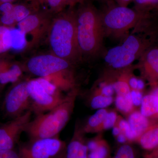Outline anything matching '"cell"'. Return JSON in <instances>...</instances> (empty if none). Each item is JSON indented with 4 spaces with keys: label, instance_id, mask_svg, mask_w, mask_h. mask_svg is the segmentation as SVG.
I'll use <instances>...</instances> for the list:
<instances>
[{
    "label": "cell",
    "instance_id": "6da1fadb",
    "mask_svg": "<svg viewBox=\"0 0 158 158\" xmlns=\"http://www.w3.org/2000/svg\"><path fill=\"white\" fill-rule=\"evenodd\" d=\"M77 95V89L71 90L64 100L56 107L48 113L37 115L31 120L24 131L30 140L58 137L70 119Z\"/></svg>",
    "mask_w": 158,
    "mask_h": 158
},
{
    "label": "cell",
    "instance_id": "7a4b0ae2",
    "mask_svg": "<svg viewBox=\"0 0 158 158\" xmlns=\"http://www.w3.org/2000/svg\"><path fill=\"white\" fill-rule=\"evenodd\" d=\"M59 13L50 27V46L55 56L75 62L82 56L77 40L76 12L69 10Z\"/></svg>",
    "mask_w": 158,
    "mask_h": 158
},
{
    "label": "cell",
    "instance_id": "3957f363",
    "mask_svg": "<svg viewBox=\"0 0 158 158\" xmlns=\"http://www.w3.org/2000/svg\"><path fill=\"white\" fill-rule=\"evenodd\" d=\"M76 12L77 35L81 55L94 56L102 50L104 30L101 12L89 3L81 4Z\"/></svg>",
    "mask_w": 158,
    "mask_h": 158
},
{
    "label": "cell",
    "instance_id": "277c9868",
    "mask_svg": "<svg viewBox=\"0 0 158 158\" xmlns=\"http://www.w3.org/2000/svg\"><path fill=\"white\" fill-rule=\"evenodd\" d=\"M142 24L135 28L133 32L125 37L120 45L110 48L106 52L104 60L111 68L118 70L131 66L152 47L151 39L139 33Z\"/></svg>",
    "mask_w": 158,
    "mask_h": 158
},
{
    "label": "cell",
    "instance_id": "5b68a950",
    "mask_svg": "<svg viewBox=\"0 0 158 158\" xmlns=\"http://www.w3.org/2000/svg\"><path fill=\"white\" fill-rule=\"evenodd\" d=\"M109 7L101 12L105 37L115 39L124 38L131 29L135 28L142 23L147 17L146 13L130 9L109 4Z\"/></svg>",
    "mask_w": 158,
    "mask_h": 158
},
{
    "label": "cell",
    "instance_id": "8992f818",
    "mask_svg": "<svg viewBox=\"0 0 158 158\" xmlns=\"http://www.w3.org/2000/svg\"><path fill=\"white\" fill-rule=\"evenodd\" d=\"M66 148L65 142L58 137L30 140L20 145L19 158H53Z\"/></svg>",
    "mask_w": 158,
    "mask_h": 158
},
{
    "label": "cell",
    "instance_id": "52a82bcc",
    "mask_svg": "<svg viewBox=\"0 0 158 158\" xmlns=\"http://www.w3.org/2000/svg\"><path fill=\"white\" fill-rule=\"evenodd\" d=\"M27 82L18 83L6 94L3 101V110L7 117L15 118L31 110Z\"/></svg>",
    "mask_w": 158,
    "mask_h": 158
},
{
    "label": "cell",
    "instance_id": "ba28073f",
    "mask_svg": "<svg viewBox=\"0 0 158 158\" xmlns=\"http://www.w3.org/2000/svg\"><path fill=\"white\" fill-rule=\"evenodd\" d=\"M71 63L55 55H43L32 57L27 63V66L31 73L45 78L67 71L70 67Z\"/></svg>",
    "mask_w": 158,
    "mask_h": 158
},
{
    "label": "cell",
    "instance_id": "9c48e42d",
    "mask_svg": "<svg viewBox=\"0 0 158 158\" xmlns=\"http://www.w3.org/2000/svg\"><path fill=\"white\" fill-rule=\"evenodd\" d=\"M31 110L5 123L0 124V150L14 149L20 136L31 120Z\"/></svg>",
    "mask_w": 158,
    "mask_h": 158
},
{
    "label": "cell",
    "instance_id": "30bf717a",
    "mask_svg": "<svg viewBox=\"0 0 158 158\" xmlns=\"http://www.w3.org/2000/svg\"><path fill=\"white\" fill-rule=\"evenodd\" d=\"M27 89L31 101V110L37 115L56 107L65 99L48 93L36 79L27 82Z\"/></svg>",
    "mask_w": 158,
    "mask_h": 158
},
{
    "label": "cell",
    "instance_id": "8fae6325",
    "mask_svg": "<svg viewBox=\"0 0 158 158\" xmlns=\"http://www.w3.org/2000/svg\"><path fill=\"white\" fill-rule=\"evenodd\" d=\"M141 76L152 87L158 85V48L151 47L138 59Z\"/></svg>",
    "mask_w": 158,
    "mask_h": 158
},
{
    "label": "cell",
    "instance_id": "7c38bea8",
    "mask_svg": "<svg viewBox=\"0 0 158 158\" xmlns=\"http://www.w3.org/2000/svg\"><path fill=\"white\" fill-rule=\"evenodd\" d=\"M49 18L48 12H35L18 23V27L26 34H31L34 39H38L42 33V28H45V24L50 22Z\"/></svg>",
    "mask_w": 158,
    "mask_h": 158
},
{
    "label": "cell",
    "instance_id": "4fadbf2b",
    "mask_svg": "<svg viewBox=\"0 0 158 158\" xmlns=\"http://www.w3.org/2000/svg\"><path fill=\"white\" fill-rule=\"evenodd\" d=\"M83 128L76 126L73 136L65 148V158H88L87 142Z\"/></svg>",
    "mask_w": 158,
    "mask_h": 158
},
{
    "label": "cell",
    "instance_id": "5bb4252c",
    "mask_svg": "<svg viewBox=\"0 0 158 158\" xmlns=\"http://www.w3.org/2000/svg\"><path fill=\"white\" fill-rule=\"evenodd\" d=\"M127 121L135 141L151 125L157 122L145 117L138 111H133L130 113Z\"/></svg>",
    "mask_w": 158,
    "mask_h": 158
},
{
    "label": "cell",
    "instance_id": "9a60e30c",
    "mask_svg": "<svg viewBox=\"0 0 158 158\" xmlns=\"http://www.w3.org/2000/svg\"><path fill=\"white\" fill-rule=\"evenodd\" d=\"M143 149L151 152L158 147V121L151 125L135 141Z\"/></svg>",
    "mask_w": 158,
    "mask_h": 158
},
{
    "label": "cell",
    "instance_id": "2e32d148",
    "mask_svg": "<svg viewBox=\"0 0 158 158\" xmlns=\"http://www.w3.org/2000/svg\"><path fill=\"white\" fill-rule=\"evenodd\" d=\"M140 112L145 117L157 121L158 118V93L152 91L150 93L143 96Z\"/></svg>",
    "mask_w": 158,
    "mask_h": 158
},
{
    "label": "cell",
    "instance_id": "e0dca14e",
    "mask_svg": "<svg viewBox=\"0 0 158 158\" xmlns=\"http://www.w3.org/2000/svg\"><path fill=\"white\" fill-rule=\"evenodd\" d=\"M107 110L105 109H99L88 118L85 126L83 127L85 133L97 132L106 118Z\"/></svg>",
    "mask_w": 158,
    "mask_h": 158
},
{
    "label": "cell",
    "instance_id": "ac0fdd59",
    "mask_svg": "<svg viewBox=\"0 0 158 158\" xmlns=\"http://www.w3.org/2000/svg\"><path fill=\"white\" fill-rule=\"evenodd\" d=\"M22 72L17 65H13L0 73V84L6 85L9 83H16L21 75Z\"/></svg>",
    "mask_w": 158,
    "mask_h": 158
},
{
    "label": "cell",
    "instance_id": "d6986e66",
    "mask_svg": "<svg viewBox=\"0 0 158 158\" xmlns=\"http://www.w3.org/2000/svg\"><path fill=\"white\" fill-rule=\"evenodd\" d=\"M11 48L15 51H20L27 45L26 34L19 28L10 29Z\"/></svg>",
    "mask_w": 158,
    "mask_h": 158
},
{
    "label": "cell",
    "instance_id": "ffe728a7",
    "mask_svg": "<svg viewBox=\"0 0 158 158\" xmlns=\"http://www.w3.org/2000/svg\"><path fill=\"white\" fill-rule=\"evenodd\" d=\"M116 108L124 113H131L133 111V105L131 92L125 96L117 95L115 99Z\"/></svg>",
    "mask_w": 158,
    "mask_h": 158
},
{
    "label": "cell",
    "instance_id": "44dd1931",
    "mask_svg": "<svg viewBox=\"0 0 158 158\" xmlns=\"http://www.w3.org/2000/svg\"><path fill=\"white\" fill-rule=\"evenodd\" d=\"M113 102V97H108L102 94H94L90 102L92 109H101L109 106Z\"/></svg>",
    "mask_w": 158,
    "mask_h": 158
},
{
    "label": "cell",
    "instance_id": "7402d4cb",
    "mask_svg": "<svg viewBox=\"0 0 158 158\" xmlns=\"http://www.w3.org/2000/svg\"><path fill=\"white\" fill-rule=\"evenodd\" d=\"M11 48L10 29L5 26H0V54Z\"/></svg>",
    "mask_w": 158,
    "mask_h": 158
},
{
    "label": "cell",
    "instance_id": "603a6c76",
    "mask_svg": "<svg viewBox=\"0 0 158 158\" xmlns=\"http://www.w3.org/2000/svg\"><path fill=\"white\" fill-rule=\"evenodd\" d=\"M88 158H110V147L107 142L102 139L96 149L89 152Z\"/></svg>",
    "mask_w": 158,
    "mask_h": 158
},
{
    "label": "cell",
    "instance_id": "cb8c5ba5",
    "mask_svg": "<svg viewBox=\"0 0 158 158\" xmlns=\"http://www.w3.org/2000/svg\"><path fill=\"white\" fill-rule=\"evenodd\" d=\"M112 158H136L135 148L131 144H123L118 148Z\"/></svg>",
    "mask_w": 158,
    "mask_h": 158
},
{
    "label": "cell",
    "instance_id": "d4e9b609",
    "mask_svg": "<svg viewBox=\"0 0 158 158\" xmlns=\"http://www.w3.org/2000/svg\"><path fill=\"white\" fill-rule=\"evenodd\" d=\"M134 9L143 13H146L148 9L158 5V0H133Z\"/></svg>",
    "mask_w": 158,
    "mask_h": 158
},
{
    "label": "cell",
    "instance_id": "484cf974",
    "mask_svg": "<svg viewBox=\"0 0 158 158\" xmlns=\"http://www.w3.org/2000/svg\"><path fill=\"white\" fill-rule=\"evenodd\" d=\"M13 12L15 22L18 23L32 14L28 7L24 5H19L14 6Z\"/></svg>",
    "mask_w": 158,
    "mask_h": 158
},
{
    "label": "cell",
    "instance_id": "4316f807",
    "mask_svg": "<svg viewBox=\"0 0 158 158\" xmlns=\"http://www.w3.org/2000/svg\"><path fill=\"white\" fill-rule=\"evenodd\" d=\"M52 12L59 13L67 6L65 0H43Z\"/></svg>",
    "mask_w": 158,
    "mask_h": 158
},
{
    "label": "cell",
    "instance_id": "83f0119b",
    "mask_svg": "<svg viewBox=\"0 0 158 158\" xmlns=\"http://www.w3.org/2000/svg\"><path fill=\"white\" fill-rule=\"evenodd\" d=\"M117 119V115L114 111L108 112L106 118L100 127L99 131L102 130H106L115 126Z\"/></svg>",
    "mask_w": 158,
    "mask_h": 158
},
{
    "label": "cell",
    "instance_id": "f1b7e54d",
    "mask_svg": "<svg viewBox=\"0 0 158 158\" xmlns=\"http://www.w3.org/2000/svg\"><path fill=\"white\" fill-rule=\"evenodd\" d=\"M118 127L121 130V132L125 135L127 141H135V138L131 130L128 122L123 119H119L118 121Z\"/></svg>",
    "mask_w": 158,
    "mask_h": 158
},
{
    "label": "cell",
    "instance_id": "f546056e",
    "mask_svg": "<svg viewBox=\"0 0 158 158\" xmlns=\"http://www.w3.org/2000/svg\"><path fill=\"white\" fill-rule=\"evenodd\" d=\"M115 91L112 84L105 81L102 82L98 89L95 90L94 94H102L104 96L110 97L112 96L114 94Z\"/></svg>",
    "mask_w": 158,
    "mask_h": 158
},
{
    "label": "cell",
    "instance_id": "4dcf8cb0",
    "mask_svg": "<svg viewBox=\"0 0 158 158\" xmlns=\"http://www.w3.org/2000/svg\"><path fill=\"white\" fill-rule=\"evenodd\" d=\"M131 94L134 106H141L143 98L141 91L138 90H131Z\"/></svg>",
    "mask_w": 158,
    "mask_h": 158
},
{
    "label": "cell",
    "instance_id": "1f68e13d",
    "mask_svg": "<svg viewBox=\"0 0 158 158\" xmlns=\"http://www.w3.org/2000/svg\"><path fill=\"white\" fill-rule=\"evenodd\" d=\"M0 158H19V156L14 149L0 150Z\"/></svg>",
    "mask_w": 158,
    "mask_h": 158
},
{
    "label": "cell",
    "instance_id": "d6a6232c",
    "mask_svg": "<svg viewBox=\"0 0 158 158\" xmlns=\"http://www.w3.org/2000/svg\"><path fill=\"white\" fill-rule=\"evenodd\" d=\"M2 23L6 25H10L15 22L13 11L8 13H3L1 19Z\"/></svg>",
    "mask_w": 158,
    "mask_h": 158
},
{
    "label": "cell",
    "instance_id": "836d02e7",
    "mask_svg": "<svg viewBox=\"0 0 158 158\" xmlns=\"http://www.w3.org/2000/svg\"><path fill=\"white\" fill-rule=\"evenodd\" d=\"M14 6L11 3H4L0 6V11L3 13H8L13 11Z\"/></svg>",
    "mask_w": 158,
    "mask_h": 158
},
{
    "label": "cell",
    "instance_id": "e575fe53",
    "mask_svg": "<svg viewBox=\"0 0 158 158\" xmlns=\"http://www.w3.org/2000/svg\"><path fill=\"white\" fill-rule=\"evenodd\" d=\"M138 82V79L132 74L128 81L129 85L131 90H137Z\"/></svg>",
    "mask_w": 158,
    "mask_h": 158
},
{
    "label": "cell",
    "instance_id": "d590c367",
    "mask_svg": "<svg viewBox=\"0 0 158 158\" xmlns=\"http://www.w3.org/2000/svg\"><path fill=\"white\" fill-rule=\"evenodd\" d=\"M65 1L67 6L73 7L77 4H80L81 5L85 3L86 0H65Z\"/></svg>",
    "mask_w": 158,
    "mask_h": 158
},
{
    "label": "cell",
    "instance_id": "8d00e7d4",
    "mask_svg": "<svg viewBox=\"0 0 158 158\" xmlns=\"http://www.w3.org/2000/svg\"><path fill=\"white\" fill-rule=\"evenodd\" d=\"M158 157V147L145 156V158H157Z\"/></svg>",
    "mask_w": 158,
    "mask_h": 158
},
{
    "label": "cell",
    "instance_id": "74e56055",
    "mask_svg": "<svg viewBox=\"0 0 158 158\" xmlns=\"http://www.w3.org/2000/svg\"><path fill=\"white\" fill-rule=\"evenodd\" d=\"M117 5L119 6L123 7H128L131 2H133V0H115Z\"/></svg>",
    "mask_w": 158,
    "mask_h": 158
},
{
    "label": "cell",
    "instance_id": "f35d334b",
    "mask_svg": "<svg viewBox=\"0 0 158 158\" xmlns=\"http://www.w3.org/2000/svg\"><path fill=\"white\" fill-rule=\"evenodd\" d=\"M117 137V141L119 143L123 144L125 143L126 141H127V138L126 137L125 135L123 133H121L119 134L118 136H116Z\"/></svg>",
    "mask_w": 158,
    "mask_h": 158
},
{
    "label": "cell",
    "instance_id": "ab89813d",
    "mask_svg": "<svg viewBox=\"0 0 158 158\" xmlns=\"http://www.w3.org/2000/svg\"><path fill=\"white\" fill-rule=\"evenodd\" d=\"M144 81L141 79H138V86L137 90L141 91L144 88Z\"/></svg>",
    "mask_w": 158,
    "mask_h": 158
},
{
    "label": "cell",
    "instance_id": "60d3db41",
    "mask_svg": "<svg viewBox=\"0 0 158 158\" xmlns=\"http://www.w3.org/2000/svg\"><path fill=\"white\" fill-rule=\"evenodd\" d=\"M121 133V130H120L119 128L118 127V126L113 127V131H112V133H113V135L115 136H118V135Z\"/></svg>",
    "mask_w": 158,
    "mask_h": 158
},
{
    "label": "cell",
    "instance_id": "b9f144b4",
    "mask_svg": "<svg viewBox=\"0 0 158 158\" xmlns=\"http://www.w3.org/2000/svg\"><path fill=\"white\" fill-rule=\"evenodd\" d=\"M53 158H65V149Z\"/></svg>",
    "mask_w": 158,
    "mask_h": 158
},
{
    "label": "cell",
    "instance_id": "7bdbcfd3",
    "mask_svg": "<svg viewBox=\"0 0 158 158\" xmlns=\"http://www.w3.org/2000/svg\"><path fill=\"white\" fill-rule=\"evenodd\" d=\"M153 88L152 91H154V92H156V93H158V85H156V86H154V87H153ZM157 121H158V118L156 120Z\"/></svg>",
    "mask_w": 158,
    "mask_h": 158
},
{
    "label": "cell",
    "instance_id": "ee69618b",
    "mask_svg": "<svg viewBox=\"0 0 158 158\" xmlns=\"http://www.w3.org/2000/svg\"><path fill=\"white\" fill-rule=\"evenodd\" d=\"M8 68V67H6V66H3V65H2V64H1V62H0V71H1L2 72L6 70V69H7Z\"/></svg>",
    "mask_w": 158,
    "mask_h": 158
},
{
    "label": "cell",
    "instance_id": "f6af8a7d",
    "mask_svg": "<svg viewBox=\"0 0 158 158\" xmlns=\"http://www.w3.org/2000/svg\"><path fill=\"white\" fill-rule=\"evenodd\" d=\"M100 1H102L103 2L107 3L108 5L112 3V2H113V0H100Z\"/></svg>",
    "mask_w": 158,
    "mask_h": 158
},
{
    "label": "cell",
    "instance_id": "bcb514c9",
    "mask_svg": "<svg viewBox=\"0 0 158 158\" xmlns=\"http://www.w3.org/2000/svg\"><path fill=\"white\" fill-rule=\"evenodd\" d=\"M13 1V0H0V2L2 4L4 3H10Z\"/></svg>",
    "mask_w": 158,
    "mask_h": 158
},
{
    "label": "cell",
    "instance_id": "7dc6e473",
    "mask_svg": "<svg viewBox=\"0 0 158 158\" xmlns=\"http://www.w3.org/2000/svg\"><path fill=\"white\" fill-rule=\"evenodd\" d=\"M2 73V72H1V71H0V73Z\"/></svg>",
    "mask_w": 158,
    "mask_h": 158
},
{
    "label": "cell",
    "instance_id": "c3c4849f",
    "mask_svg": "<svg viewBox=\"0 0 158 158\" xmlns=\"http://www.w3.org/2000/svg\"><path fill=\"white\" fill-rule=\"evenodd\" d=\"M157 158H158V157Z\"/></svg>",
    "mask_w": 158,
    "mask_h": 158
}]
</instances>
